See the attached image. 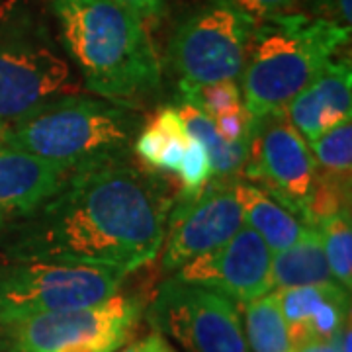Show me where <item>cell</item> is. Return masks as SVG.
<instances>
[{
	"instance_id": "obj_8",
	"label": "cell",
	"mask_w": 352,
	"mask_h": 352,
	"mask_svg": "<svg viewBox=\"0 0 352 352\" xmlns=\"http://www.w3.org/2000/svg\"><path fill=\"white\" fill-rule=\"evenodd\" d=\"M73 92L71 67L41 30H0V122L14 124L43 102Z\"/></svg>"
},
{
	"instance_id": "obj_19",
	"label": "cell",
	"mask_w": 352,
	"mask_h": 352,
	"mask_svg": "<svg viewBox=\"0 0 352 352\" xmlns=\"http://www.w3.org/2000/svg\"><path fill=\"white\" fill-rule=\"evenodd\" d=\"M190 143V133L175 106L163 108L149 124H143L133 149L145 164L157 170L176 173Z\"/></svg>"
},
{
	"instance_id": "obj_16",
	"label": "cell",
	"mask_w": 352,
	"mask_h": 352,
	"mask_svg": "<svg viewBox=\"0 0 352 352\" xmlns=\"http://www.w3.org/2000/svg\"><path fill=\"white\" fill-rule=\"evenodd\" d=\"M235 194L243 210V223L254 229L266 247L274 252L286 251L302 237L305 226L298 215L247 178L235 180Z\"/></svg>"
},
{
	"instance_id": "obj_25",
	"label": "cell",
	"mask_w": 352,
	"mask_h": 352,
	"mask_svg": "<svg viewBox=\"0 0 352 352\" xmlns=\"http://www.w3.org/2000/svg\"><path fill=\"white\" fill-rule=\"evenodd\" d=\"M215 127L219 135L231 141V143H251L252 129H254V116L245 110V106H239L237 110L221 113L214 118Z\"/></svg>"
},
{
	"instance_id": "obj_12",
	"label": "cell",
	"mask_w": 352,
	"mask_h": 352,
	"mask_svg": "<svg viewBox=\"0 0 352 352\" xmlns=\"http://www.w3.org/2000/svg\"><path fill=\"white\" fill-rule=\"evenodd\" d=\"M272 251L261 235L243 226L223 247L180 266L173 278L215 289L229 300L247 303L272 292Z\"/></svg>"
},
{
	"instance_id": "obj_1",
	"label": "cell",
	"mask_w": 352,
	"mask_h": 352,
	"mask_svg": "<svg viewBox=\"0 0 352 352\" xmlns=\"http://www.w3.org/2000/svg\"><path fill=\"white\" fill-rule=\"evenodd\" d=\"M173 204L164 178L127 157L78 168L14 226L8 256L100 264L131 274L163 249Z\"/></svg>"
},
{
	"instance_id": "obj_26",
	"label": "cell",
	"mask_w": 352,
	"mask_h": 352,
	"mask_svg": "<svg viewBox=\"0 0 352 352\" xmlns=\"http://www.w3.org/2000/svg\"><path fill=\"white\" fill-rule=\"evenodd\" d=\"M227 2L239 8L241 12L251 16L254 22H263L280 14L294 12L300 0H227Z\"/></svg>"
},
{
	"instance_id": "obj_11",
	"label": "cell",
	"mask_w": 352,
	"mask_h": 352,
	"mask_svg": "<svg viewBox=\"0 0 352 352\" xmlns=\"http://www.w3.org/2000/svg\"><path fill=\"white\" fill-rule=\"evenodd\" d=\"M243 226L235 180H210L198 196L175 198L163 243V270L176 272L192 258L223 247Z\"/></svg>"
},
{
	"instance_id": "obj_3",
	"label": "cell",
	"mask_w": 352,
	"mask_h": 352,
	"mask_svg": "<svg viewBox=\"0 0 352 352\" xmlns=\"http://www.w3.org/2000/svg\"><path fill=\"white\" fill-rule=\"evenodd\" d=\"M141 127L143 116L131 104L73 92L8 124L4 145L73 173L127 157Z\"/></svg>"
},
{
	"instance_id": "obj_28",
	"label": "cell",
	"mask_w": 352,
	"mask_h": 352,
	"mask_svg": "<svg viewBox=\"0 0 352 352\" xmlns=\"http://www.w3.org/2000/svg\"><path fill=\"white\" fill-rule=\"evenodd\" d=\"M116 4L124 6L133 14H138L139 18L147 24V22H157L163 18L166 12L170 0H112Z\"/></svg>"
},
{
	"instance_id": "obj_30",
	"label": "cell",
	"mask_w": 352,
	"mask_h": 352,
	"mask_svg": "<svg viewBox=\"0 0 352 352\" xmlns=\"http://www.w3.org/2000/svg\"><path fill=\"white\" fill-rule=\"evenodd\" d=\"M294 352H335V346H333V340L329 342H305V344H300V346H294Z\"/></svg>"
},
{
	"instance_id": "obj_24",
	"label": "cell",
	"mask_w": 352,
	"mask_h": 352,
	"mask_svg": "<svg viewBox=\"0 0 352 352\" xmlns=\"http://www.w3.org/2000/svg\"><path fill=\"white\" fill-rule=\"evenodd\" d=\"M182 96L196 102L201 110L210 113L212 118H217L221 113L237 110L239 106H243L241 87L235 80L215 82V85H208L192 92H182Z\"/></svg>"
},
{
	"instance_id": "obj_17",
	"label": "cell",
	"mask_w": 352,
	"mask_h": 352,
	"mask_svg": "<svg viewBox=\"0 0 352 352\" xmlns=\"http://www.w3.org/2000/svg\"><path fill=\"white\" fill-rule=\"evenodd\" d=\"M190 135L198 139L208 153L212 178L210 180H239L249 155V143H231L219 135L214 118L186 96L175 106Z\"/></svg>"
},
{
	"instance_id": "obj_22",
	"label": "cell",
	"mask_w": 352,
	"mask_h": 352,
	"mask_svg": "<svg viewBox=\"0 0 352 352\" xmlns=\"http://www.w3.org/2000/svg\"><path fill=\"white\" fill-rule=\"evenodd\" d=\"M315 229L321 233L323 249L327 256L333 280L346 292L352 288V219L351 206H344L333 214L315 221Z\"/></svg>"
},
{
	"instance_id": "obj_23",
	"label": "cell",
	"mask_w": 352,
	"mask_h": 352,
	"mask_svg": "<svg viewBox=\"0 0 352 352\" xmlns=\"http://www.w3.org/2000/svg\"><path fill=\"white\" fill-rule=\"evenodd\" d=\"M176 175L180 176V194L176 196V200H184L198 196L204 186L210 182L212 178V168H210V159L208 153L201 147L198 139L190 135V143L184 151L182 163L178 166Z\"/></svg>"
},
{
	"instance_id": "obj_20",
	"label": "cell",
	"mask_w": 352,
	"mask_h": 352,
	"mask_svg": "<svg viewBox=\"0 0 352 352\" xmlns=\"http://www.w3.org/2000/svg\"><path fill=\"white\" fill-rule=\"evenodd\" d=\"M243 329L251 352H294L276 292L243 303Z\"/></svg>"
},
{
	"instance_id": "obj_32",
	"label": "cell",
	"mask_w": 352,
	"mask_h": 352,
	"mask_svg": "<svg viewBox=\"0 0 352 352\" xmlns=\"http://www.w3.org/2000/svg\"><path fill=\"white\" fill-rule=\"evenodd\" d=\"M0 352H14V351L10 349V344H8L6 340L2 339V340H0Z\"/></svg>"
},
{
	"instance_id": "obj_31",
	"label": "cell",
	"mask_w": 352,
	"mask_h": 352,
	"mask_svg": "<svg viewBox=\"0 0 352 352\" xmlns=\"http://www.w3.org/2000/svg\"><path fill=\"white\" fill-rule=\"evenodd\" d=\"M6 127H8V124L0 122V147H4V135H6Z\"/></svg>"
},
{
	"instance_id": "obj_14",
	"label": "cell",
	"mask_w": 352,
	"mask_h": 352,
	"mask_svg": "<svg viewBox=\"0 0 352 352\" xmlns=\"http://www.w3.org/2000/svg\"><path fill=\"white\" fill-rule=\"evenodd\" d=\"M276 296L294 346L329 342L351 323V292L337 282L276 289Z\"/></svg>"
},
{
	"instance_id": "obj_6",
	"label": "cell",
	"mask_w": 352,
	"mask_h": 352,
	"mask_svg": "<svg viewBox=\"0 0 352 352\" xmlns=\"http://www.w3.org/2000/svg\"><path fill=\"white\" fill-rule=\"evenodd\" d=\"M256 22L227 0H206L176 25L168 61L180 92L239 82Z\"/></svg>"
},
{
	"instance_id": "obj_4",
	"label": "cell",
	"mask_w": 352,
	"mask_h": 352,
	"mask_svg": "<svg viewBox=\"0 0 352 352\" xmlns=\"http://www.w3.org/2000/svg\"><path fill=\"white\" fill-rule=\"evenodd\" d=\"M349 41L351 28L305 12L256 22L239 78L245 110L254 118L282 112Z\"/></svg>"
},
{
	"instance_id": "obj_10",
	"label": "cell",
	"mask_w": 352,
	"mask_h": 352,
	"mask_svg": "<svg viewBox=\"0 0 352 352\" xmlns=\"http://www.w3.org/2000/svg\"><path fill=\"white\" fill-rule=\"evenodd\" d=\"M145 305L143 298L118 292L110 300L90 307L34 315L0 327L14 352H50L104 335L133 337L145 315Z\"/></svg>"
},
{
	"instance_id": "obj_5",
	"label": "cell",
	"mask_w": 352,
	"mask_h": 352,
	"mask_svg": "<svg viewBox=\"0 0 352 352\" xmlns=\"http://www.w3.org/2000/svg\"><path fill=\"white\" fill-rule=\"evenodd\" d=\"M127 272L100 264L25 258L0 268V325L90 307L116 296Z\"/></svg>"
},
{
	"instance_id": "obj_9",
	"label": "cell",
	"mask_w": 352,
	"mask_h": 352,
	"mask_svg": "<svg viewBox=\"0 0 352 352\" xmlns=\"http://www.w3.org/2000/svg\"><path fill=\"white\" fill-rule=\"evenodd\" d=\"M243 178L258 184L307 226L317 168L307 141L282 112L254 118Z\"/></svg>"
},
{
	"instance_id": "obj_15",
	"label": "cell",
	"mask_w": 352,
	"mask_h": 352,
	"mask_svg": "<svg viewBox=\"0 0 352 352\" xmlns=\"http://www.w3.org/2000/svg\"><path fill=\"white\" fill-rule=\"evenodd\" d=\"M67 175L65 168L36 155L0 147V231L36 212Z\"/></svg>"
},
{
	"instance_id": "obj_2",
	"label": "cell",
	"mask_w": 352,
	"mask_h": 352,
	"mask_svg": "<svg viewBox=\"0 0 352 352\" xmlns=\"http://www.w3.org/2000/svg\"><path fill=\"white\" fill-rule=\"evenodd\" d=\"M63 47L90 92L129 104L161 87L147 24L112 0H53Z\"/></svg>"
},
{
	"instance_id": "obj_27",
	"label": "cell",
	"mask_w": 352,
	"mask_h": 352,
	"mask_svg": "<svg viewBox=\"0 0 352 352\" xmlns=\"http://www.w3.org/2000/svg\"><path fill=\"white\" fill-rule=\"evenodd\" d=\"M307 12L331 24L351 28L352 0H305Z\"/></svg>"
},
{
	"instance_id": "obj_21",
	"label": "cell",
	"mask_w": 352,
	"mask_h": 352,
	"mask_svg": "<svg viewBox=\"0 0 352 352\" xmlns=\"http://www.w3.org/2000/svg\"><path fill=\"white\" fill-rule=\"evenodd\" d=\"M314 155L317 178L351 188L352 120H344L307 143Z\"/></svg>"
},
{
	"instance_id": "obj_13",
	"label": "cell",
	"mask_w": 352,
	"mask_h": 352,
	"mask_svg": "<svg viewBox=\"0 0 352 352\" xmlns=\"http://www.w3.org/2000/svg\"><path fill=\"white\" fill-rule=\"evenodd\" d=\"M288 122L307 143L352 113L351 57H333L314 82L284 108Z\"/></svg>"
},
{
	"instance_id": "obj_7",
	"label": "cell",
	"mask_w": 352,
	"mask_h": 352,
	"mask_svg": "<svg viewBox=\"0 0 352 352\" xmlns=\"http://www.w3.org/2000/svg\"><path fill=\"white\" fill-rule=\"evenodd\" d=\"M143 317L188 352H251L239 307L215 289L166 278Z\"/></svg>"
},
{
	"instance_id": "obj_29",
	"label": "cell",
	"mask_w": 352,
	"mask_h": 352,
	"mask_svg": "<svg viewBox=\"0 0 352 352\" xmlns=\"http://www.w3.org/2000/svg\"><path fill=\"white\" fill-rule=\"evenodd\" d=\"M116 352H178L166 340L164 335H161L159 331H151L149 335H145V337H141L138 340H131V342H127L124 344L120 351Z\"/></svg>"
},
{
	"instance_id": "obj_18",
	"label": "cell",
	"mask_w": 352,
	"mask_h": 352,
	"mask_svg": "<svg viewBox=\"0 0 352 352\" xmlns=\"http://www.w3.org/2000/svg\"><path fill=\"white\" fill-rule=\"evenodd\" d=\"M270 274H272V289L335 282L325 256L321 233L315 227H305L302 237L292 247L272 254Z\"/></svg>"
}]
</instances>
